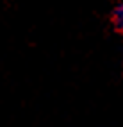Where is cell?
I'll use <instances>...</instances> for the list:
<instances>
[{
	"label": "cell",
	"mask_w": 123,
	"mask_h": 127,
	"mask_svg": "<svg viewBox=\"0 0 123 127\" xmlns=\"http://www.w3.org/2000/svg\"><path fill=\"white\" fill-rule=\"evenodd\" d=\"M112 23L120 32H123V4H120L116 9L112 11Z\"/></svg>",
	"instance_id": "6da1fadb"
}]
</instances>
